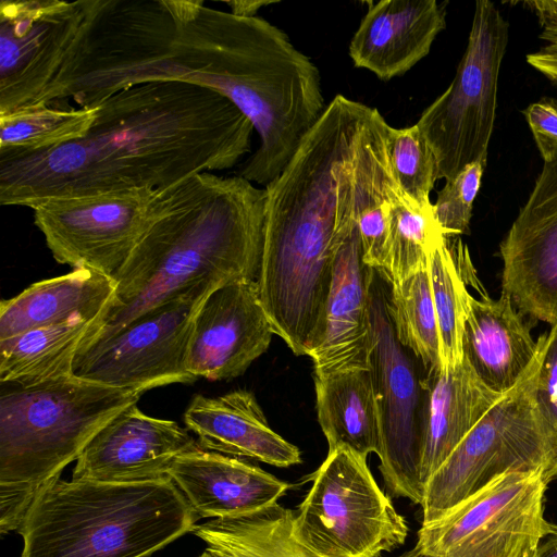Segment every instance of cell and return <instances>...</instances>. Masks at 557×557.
I'll list each match as a JSON object with an SVG mask.
<instances>
[{
  "instance_id": "cell-34",
  "label": "cell",
  "mask_w": 557,
  "mask_h": 557,
  "mask_svg": "<svg viewBox=\"0 0 557 557\" xmlns=\"http://www.w3.org/2000/svg\"><path fill=\"white\" fill-rule=\"evenodd\" d=\"M486 163L474 162L463 168L453 180L446 181L433 203L435 219L445 236L470 232L474 199L481 186Z\"/></svg>"
},
{
  "instance_id": "cell-24",
  "label": "cell",
  "mask_w": 557,
  "mask_h": 557,
  "mask_svg": "<svg viewBox=\"0 0 557 557\" xmlns=\"http://www.w3.org/2000/svg\"><path fill=\"white\" fill-rule=\"evenodd\" d=\"M424 389L420 462L423 486L504 395L482 382L465 355L455 369L424 375Z\"/></svg>"
},
{
  "instance_id": "cell-17",
  "label": "cell",
  "mask_w": 557,
  "mask_h": 557,
  "mask_svg": "<svg viewBox=\"0 0 557 557\" xmlns=\"http://www.w3.org/2000/svg\"><path fill=\"white\" fill-rule=\"evenodd\" d=\"M273 334L257 281L221 284L208 294L195 315L187 370L196 379L209 381L237 377L267 351Z\"/></svg>"
},
{
  "instance_id": "cell-37",
  "label": "cell",
  "mask_w": 557,
  "mask_h": 557,
  "mask_svg": "<svg viewBox=\"0 0 557 557\" xmlns=\"http://www.w3.org/2000/svg\"><path fill=\"white\" fill-rule=\"evenodd\" d=\"M536 14L542 27L541 38L548 41L550 46H557V0H532L525 1Z\"/></svg>"
},
{
  "instance_id": "cell-30",
  "label": "cell",
  "mask_w": 557,
  "mask_h": 557,
  "mask_svg": "<svg viewBox=\"0 0 557 557\" xmlns=\"http://www.w3.org/2000/svg\"><path fill=\"white\" fill-rule=\"evenodd\" d=\"M428 269L437 321L441 370L450 371L463 360V333L470 294L446 236L432 249Z\"/></svg>"
},
{
  "instance_id": "cell-33",
  "label": "cell",
  "mask_w": 557,
  "mask_h": 557,
  "mask_svg": "<svg viewBox=\"0 0 557 557\" xmlns=\"http://www.w3.org/2000/svg\"><path fill=\"white\" fill-rule=\"evenodd\" d=\"M387 149L393 177L406 202L417 209H431L430 194L438 180L435 153L417 125L389 126Z\"/></svg>"
},
{
  "instance_id": "cell-31",
  "label": "cell",
  "mask_w": 557,
  "mask_h": 557,
  "mask_svg": "<svg viewBox=\"0 0 557 557\" xmlns=\"http://www.w3.org/2000/svg\"><path fill=\"white\" fill-rule=\"evenodd\" d=\"M99 106H37L0 114V149L41 151L83 138Z\"/></svg>"
},
{
  "instance_id": "cell-14",
  "label": "cell",
  "mask_w": 557,
  "mask_h": 557,
  "mask_svg": "<svg viewBox=\"0 0 557 557\" xmlns=\"http://www.w3.org/2000/svg\"><path fill=\"white\" fill-rule=\"evenodd\" d=\"M177 25L165 0H103L88 33L67 98L97 107L149 82L168 57Z\"/></svg>"
},
{
  "instance_id": "cell-22",
  "label": "cell",
  "mask_w": 557,
  "mask_h": 557,
  "mask_svg": "<svg viewBox=\"0 0 557 557\" xmlns=\"http://www.w3.org/2000/svg\"><path fill=\"white\" fill-rule=\"evenodd\" d=\"M200 448L278 468L301 462L299 448L274 432L253 394L236 389L218 397L196 395L183 416Z\"/></svg>"
},
{
  "instance_id": "cell-3",
  "label": "cell",
  "mask_w": 557,
  "mask_h": 557,
  "mask_svg": "<svg viewBox=\"0 0 557 557\" xmlns=\"http://www.w3.org/2000/svg\"><path fill=\"white\" fill-rule=\"evenodd\" d=\"M177 30L149 82L203 85L252 123L260 146L239 176L269 185L286 168L325 110L320 72L278 27L205 3Z\"/></svg>"
},
{
  "instance_id": "cell-9",
  "label": "cell",
  "mask_w": 557,
  "mask_h": 557,
  "mask_svg": "<svg viewBox=\"0 0 557 557\" xmlns=\"http://www.w3.org/2000/svg\"><path fill=\"white\" fill-rule=\"evenodd\" d=\"M295 511L296 539L319 557H383L405 544L409 527L363 458L329 451Z\"/></svg>"
},
{
  "instance_id": "cell-1",
  "label": "cell",
  "mask_w": 557,
  "mask_h": 557,
  "mask_svg": "<svg viewBox=\"0 0 557 557\" xmlns=\"http://www.w3.org/2000/svg\"><path fill=\"white\" fill-rule=\"evenodd\" d=\"M255 127L226 97L203 85L154 81L99 104L77 140L41 151L0 149V205H36L138 188L162 189L236 165Z\"/></svg>"
},
{
  "instance_id": "cell-27",
  "label": "cell",
  "mask_w": 557,
  "mask_h": 557,
  "mask_svg": "<svg viewBox=\"0 0 557 557\" xmlns=\"http://www.w3.org/2000/svg\"><path fill=\"white\" fill-rule=\"evenodd\" d=\"M96 321L74 319L0 341V383L30 385L73 374Z\"/></svg>"
},
{
  "instance_id": "cell-5",
  "label": "cell",
  "mask_w": 557,
  "mask_h": 557,
  "mask_svg": "<svg viewBox=\"0 0 557 557\" xmlns=\"http://www.w3.org/2000/svg\"><path fill=\"white\" fill-rule=\"evenodd\" d=\"M199 517L171 480L48 484L17 531L20 557H148L193 532Z\"/></svg>"
},
{
  "instance_id": "cell-11",
  "label": "cell",
  "mask_w": 557,
  "mask_h": 557,
  "mask_svg": "<svg viewBox=\"0 0 557 557\" xmlns=\"http://www.w3.org/2000/svg\"><path fill=\"white\" fill-rule=\"evenodd\" d=\"M389 283L371 269L369 372L381 429L380 467L389 494L420 505L424 376L416 356L398 341L387 308ZM422 367V366H421Z\"/></svg>"
},
{
  "instance_id": "cell-23",
  "label": "cell",
  "mask_w": 557,
  "mask_h": 557,
  "mask_svg": "<svg viewBox=\"0 0 557 557\" xmlns=\"http://www.w3.org/2000/svg\"><path fill=\"white\" fill-rule=\"evenodd\" d=\"M537 349L521 313L508 294L498 299L482 293L468 298L463 355L482 382L505 394L530 366Z\"/></svg>"
},
{
  "instance_id": "cell-15",
  "label": "cell",
  "mask_w": 557,
  "mask_h": 557,
  "mask_svg": "<svg viewBox=\"0 0 557 557\" xmlns=\"http://www.w3.org/2000/svg\"><path fill=\"white\" fill-rule=\"evenodd\" d=\"M154 193L138 188L50 198L33 208L34 222L57 262L113 278L147 228Z\"/></svg>"
},
{
  "instance_id": "cell-6",
  "label": "cell",
  "mask_w": 557,
  "mask_h": 557,
  "mask_svg": "<svg viewBox=\"0 0 557 557\" xmlns=\"http://www.w3.org/2000/svg\"><path fill=\"white\" fill-rule=\"evenodd\" d=\"M143 394L74 374L0 383V533L18 531L37 495Z\"/></svg>"
},
{
  "instance_id": "cell-36",
  "label": "cell",
  "mask_w": 557,
  "mask_h": 557,
  "mask_svg": "<svg viewBox=\"0 0 557 557\" xmlns=\"http://www.w3.org/2000/svg\"><path fill=\"white\" fill-rule=\"evenodd\" d=\"M536 396L544 416L557 430V324L548 332V344L540 370Z\"/></svg>"
},
{
  "instance_id": "cell-32",
  "label": "cell",
  "mask_w": 557,
  "mask_h": 557,
  "mask_svg": "<svg viewBox=\"0 0 557 557\" xmlns=\"http://www.w3.org/2000/svg\"><path fill=\"white\" fill-rule=\"evenodd\" d=\"M445 236L434 209H417L404 199L394 200L388 210L385 257L379 271L389 285H398L428 265L436 243Z\"/></svg>"
},
{
  "instance_id": "cell-20",
  "label": "cell",
  "mask_w": 557,
  "mask_h": 557,
  "mask_svg": "<svg viewBox=\"0 0 557 557\" xmlns=\"http://www.w3.org/2000/svg\"><path fill=\"white\" fill-rule=\"evenodd\" d=\"M168 475L200 518L250 516L278 504L292 485L238 457L197 448L180 456Z\"/></svg>"
},
{
  "instance_id": "cell-40",
  "label": "cell",
  "mask_w": 557,
  "mask_h": 557,
  "mask_svg": "<svg viewBox=\"0 0 557 557\" xmlns=\"http://www.w3.org/2000/svg\"><path fill=\"white\" fill-rule=\"evenodd\" d=\"M529 557H557V525L552 524L550 532L540 542Z\"/></svg>"
},
{
  "instance_id": "cell-12",
  "label": "cell",
  "mask_w": 557,
  "mask_h": 557,
  "mask_svg": "<svg viewBox=\"0 0 557 557\" xmlns=\"http://www.w3.org/2000/svg\"><path fill=\"white\" fill-rule=\"evenodd\" d=\"M553 479L544 468L504 473L421 525L416 545L426 557H529L552 530L543 500Z\"/></svg>"
},
{
  "instance_id": "cell-41",
  "label": "cell",
  "mask_w": 557,
  "mask_h": 557,
  "mask_svg": "<svg viewBox=\"0 0 557 557\" xmlns=\"http://www.w3.org/2000/svg\"><path fill=\"white\" fill-rule=\"evenodd\" d=\"M397 557H426L424 556L421 550L418 548L417 545H414L413 548L406 550L405 553L400 554Z\"/></svg>"
},
{
  "instance_id": "cell-25",
  "label": "cell",
  "mask_w": 557,
  "mask_h": 557,
  "mask_svg": "<svg viewBox=\"0 0 557 557\" xmlns=\"http://www.w3.org/2000/svg\"><path fill=\"white\" fill-rule=\"evenodd\" d=\"M115 289L112 277L88 268L36 282L15 297L1 300L0 341L74 319L97 323Z\"/></svg>"
},
{
  "instance_id": "cell-26",
  "label": "cell",
  "mask_w": 557,
  "mask_h": 557,
  "mask_svg": "<svg viewBox=\"0 0 557 557\" xmlns=\"http://www.w3.org/2000/svg\"><path fill=\"white\" fill-rule=\"evenodd\" d=\"M318 421L329 451L367 458L381 451V429L369 370L314 374Z\"/></svg>"
},
{
  "instance_id": "cell-21",
  "label": "cell",
  "mask_w": 557,
  "mask_h": 557,
  "mask_svg": "<svg viewBox=\"0 0 557 557\" xmlns=\"http://www.w3.org/2000/svg\"><path fill=\"white\" fill-rule=\"evenodd\" d=\"M445 27L446 2L382 0L369 5L348 53L356 67L391 81L421 61Z\"/></svg>"
},
{
  "instance_id": "cell-13",
  "label": "cell",
  "mask_w": 557,
  "mask_h": 557,
  "mask_svg": "<svg viewBox=\"0 0 557 557\" xmlns=\"http://www.w3.org/2000/svg\"><path fill=\"white\" fill-rule=\"evenodd\" d=\"M221 284L201 280L85 345L74 360L73 374L140 394L173 383L195 382L186 364L193 322L205 298Z\"/></svg>"
},
{
  "instance_id": "cell-19",
  "label": "cell",
  "mask_w": 557,
  "mask_h": 557,
  "mask_svg": "<svg viewBox=\"0 0 557 557\" xmlns=\"http://www.w3.org/2000/svg\"><path fill=\"white\" fill-rule=\"evenodd\" d=\"M370 273L356 227L337 253L322 323L307 349L314 374L369 370Z\"/></svg>"
},
{
  "instance_id": "cell-38",
  "label": "cell",
  "mask_w": 557,
  "mask_h": 557,
  "mask_svg": "<svg viewBox=\"0 0 557 557\" xmlns=\"http://www.w3.org/2000/svg\"><path fill=\"white\" fill-rule=\"evenodd\" d=\"M528 63L557 84V46L547 45L527 55Z\"/></svg>"
},
{
  "instance_id": "cell-2",
  "label": "cell",
  "mask_w": 557,
  "mask_h": 557,
  "mask_svg": "<svg viewBox=\"0 0 557 557\" xmlns=\"http://www.w3.org/2000/svg\"><path fill=\"white\" fill-rule=\"evenodd\" d=\"M382 119L336 95L283 172L265 186L257 278L273 332L296 356L318 333L342 245L357 227L360 182Z\"/></svg>"
},
{
  "instance_id": "cell-29",
  "label": "cell",
  "mask_w": 557,
  "mask_h": 557,
  "mask_svg": "<svg viewBox=\"0 0 557 557\" xmlns=\"http://www.w3.org/2000/svg\"><path fill=\"white\" fill-rule=\"evenodd\" d=\"M387 308L396 336L420 361L424 374L441 370L440 338L428 265L389 285Z\"/></svg>"
},
{
  "instance_id": "cell-7",
  "label": "cell",
  "mask_w": 557,
  "mask_h": 557,
  "mask_svg": "<svg viewBox=\"0 0 557 557\" xmlns=\"http://www.w3.org/2000/svg\"><path fill=\"white\" fill-rule=\"evenodd\" d=\"M518 382L485 413L424 485L422 524H430L509 471L544 468L557 476V430L537 401L548 333Z\"/></svg>"
},
{
  "instance_id": "cell-10",
  "label": "cell",
  "mask_w": 557,
  "mask_h": 557,
  "mask_svg": "<svg viewBox=\"0 0 557 557\" xmlns=\"http://www.w3.org/2000/svg\"><path fill=\"white\" fill-rule=\"evenodd\" d=\"M507 41L508 24L499 10L488 0L476 1L456 75L417 122L435 153L438 180L450 181L471 163H487Z\"/></svg>"
},
{
  "instance_id": "cell-35",
  "label": "cell",
  "mask_w": 557,
  "mask_h": 557,
  "mask_svg": "<svg viewBox=\"0 0 557 557\" xmlns=\"http://www.w3.org/2000/svg\"><path fill=\"white\" fill-rule=\"evenodd\" d=\"M544 162L557 160V100L543 98L523 110Z\"/></svg>"
},
{
  "instance_id": "cell-8",
  "label": "cell",
  "mask_w": 557,
  "mask_h": 557,
  "mask_svg": "<svg viewBox=\"0 0 557 557\" xmlns=\"http://www.w3.org/2000/svg\"><path fill=\"white\" fill-rule=\"evenodd\" d=\"M103 0L0 2V114L67 99Z\"/></svg>"
},
{
  "instance_id": "cell-28",
  "label": "cell",
  "mask_w": 557,
  "mask_h": 557,
  "mask_svg": "<svg viewBox=\"0 0 557 557\" xmlns=\"http://www.w3.org/2000/svg\"><path fill=\"white\" fill-rule=\"evenodd\" d=\"M294 516L276 504L250 516L210 519L191 533L213 557H319L294 535Z\"/></svg>"
},
{
  "instance_id": "cell-18",
  "label": "cell",
  "mask_w": 557,
  "mask_h": 557,
  "mask_svg": "<svg viewBox=\"0 0 557 557\" xmlns=\"http://www.w3.org/2000/svg\"><path fill=\"white\" fill-rule=\"evenodd\" d=\"M199 448L175 421L129 406L88 443L73 469V480L135 483L162 479L182 455Z\"/></svg>"
},
{
  "instance_id": "cell-42",
  "label": "cell",
  "mask_w": 557,
  "mask_h": 557,
  "mask_svg": "<svg viewBox=\"0 0 557 557\" xmlns=\"http://www.w3.org/2000/svg\"><path fill=\"white\" fill-rule=\"evenodd\" d=\"M199 557H213L208 550H205Z\"/></svg>"
},
{
  "instance_id": "cell-16",
  "label": "cell",
  "mask_w": 557,
  "mask_h": 557,
  "mask_svg": "<svg viewBox=\"0 0 557 557\" xmlns=\"http://www.w3.org/2000/svg\"><path fill=\"white\" fill-rule=\"evenodd\" d=\"M500 256L502 292L520 312L557 324V160L544 162Z\"/></svg>"
},
{
  "instance_id": "cell-39",
  "label": "cell",
  "mask_w": 557,
  "mask_h": 557,
  "mask_svg": "<svg viewBox=\"0 0 557 557\" xmlns=\"http://www.w3.org/2000/svg\"><path fill=\"white\" fill-rule=\"evenodd\" d=\"M277 1H268V0H232L226 1V4L231 9V13L237 16L243 17H255L257 16V12L267 5H271L276 3Z\"/></svg>"
},
{
  "instance_id": "cell-4",
  "label": "cell",
  "mask_w": 557,
  "mask_h": 557,
  "mask_svg": "<svg viewBox=\"0 0 557 557\" xmlns=\"http://www.w3.org/2000/svg\"><path fill=\"white\" fill-rule=\"evenodd\" d=\"M265 198V189L239 175L212 172L157 189L147 228L113 276L114 297L82 347L201 280L257 281Z\"/></svg>"
}]
</instances>
